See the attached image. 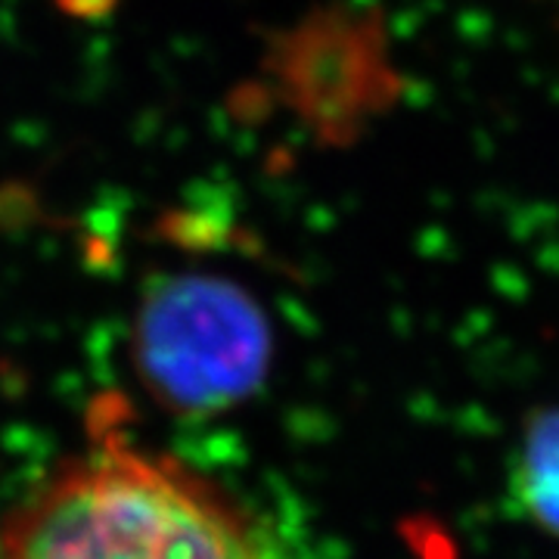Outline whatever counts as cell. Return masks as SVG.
Instances as JSON below:
<instances>
[{
    "instance_id": "obj_1",
    "label": "cell",
    "mask_w": 559,
    "mask_h": 559,
    "mask_svg": "<svg viewBox=\"0 0 559 559\" xmlns=\"http://www.w3.org/2000/svg\"><path fill=\"white\" fill-rule=\"evenodd\" d=\"M0 559L271 557L221 488L100 426L3 520Z\"/></svg>"
},
{
    "instance_id": "obj_3",
    "label": "cell",
    "mask_w": 559,
    "mask_h": 559,
    "mask_svg": "<svg viewBox=\"0 0 559 559\" xmlns=\"http://www.w3.org/2000/svg\"><path fill=\"white\" fill-rule=\"evenodd\" d=\"M510 491L525 520L559 538V404L538 407L525 419Z\"/></svg>"
},
{
    "instance_id": "obj_2",
    "label": "cell",
    "mask_w": 559,
    "mask_h": 559,
    "mask_svg": "<svg viewBox=\"0 0 559 559\" xmlns=\"http://www.w3.org/2000/svg\"><path fill=\"white\" fill-rule=\"evenodd\" d=\"M271 326L249 293L218 277H175L143 301L134 367L146 392L180 417L230 411L271 367Z\"/></svg>"
}]
</instances>
